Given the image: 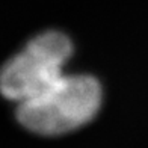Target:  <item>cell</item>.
<instances>
[{"mask_svg": "<svg viewBox=\"0 0 148 148\" xmlns=\"http://www.w3.org/2000/svg\"><path fill=\"white\" fill-rule=\"evenodd\" d=\"M101 98V86L95 77L64 74L36 97L20 103L17 119L33 133L58 136L89 123L100 110Z\"/></svg>", "mask_w": 148, "mask_h": 148, "instance_id": "6da1fadb", "label": "cell"}, {"mask_svg": "<svg viewBox=\"0 0 148 148\" xmlns=\"http://www.w3.org/2000/svg\"><path fill=\"white\" fill-rule=\"evenodd\" d=\"M73 53L70 38L47 30L32 38L0 70V92L18 104L36 97L64 76V65Z\"/></svg>", "mask_w": 148, "mask_h": 148, "instance_id": "7a4b0ae2", "label": "cell"}]
</instances>
